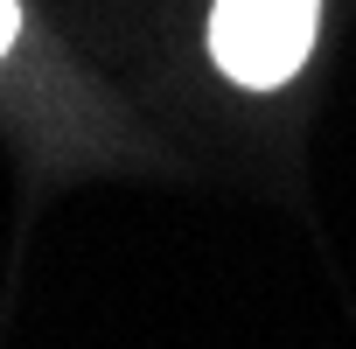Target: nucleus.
Listing matches in <instances>:
<instances>
[{
    "instance_id": "nucleus-2",
    "label": "nucleus",
    "mask_w": 356,
    "mask_h": 349,
    "mask_svg": "<svg viewBox=\"0 0 356 349\" xmlns=\"http://www.w3.org/2000/svg\"><path fill=\"white\" fill-rule=\"evenodd\" d=\"M15 29H22V8H15V0H0V56H8V42H15Z\"/></svg>"
},
{
    "instance_id": "nucleus-1",
    "label": "nucleus",
    "mask_w": 356,
    "mask_h": 349,
    "mask_svg": "<svg viewBox=\"0 0 356 349\" xmlns=\"http://www.w3.org/2000/svg\"><path fill=\"white\" fill-rule=\"evenodd\" d=\"M314 22H321V0H217L210 56H217V70L231 84L273 91L307 63Z\"/></svg>"
}]
</instances>
